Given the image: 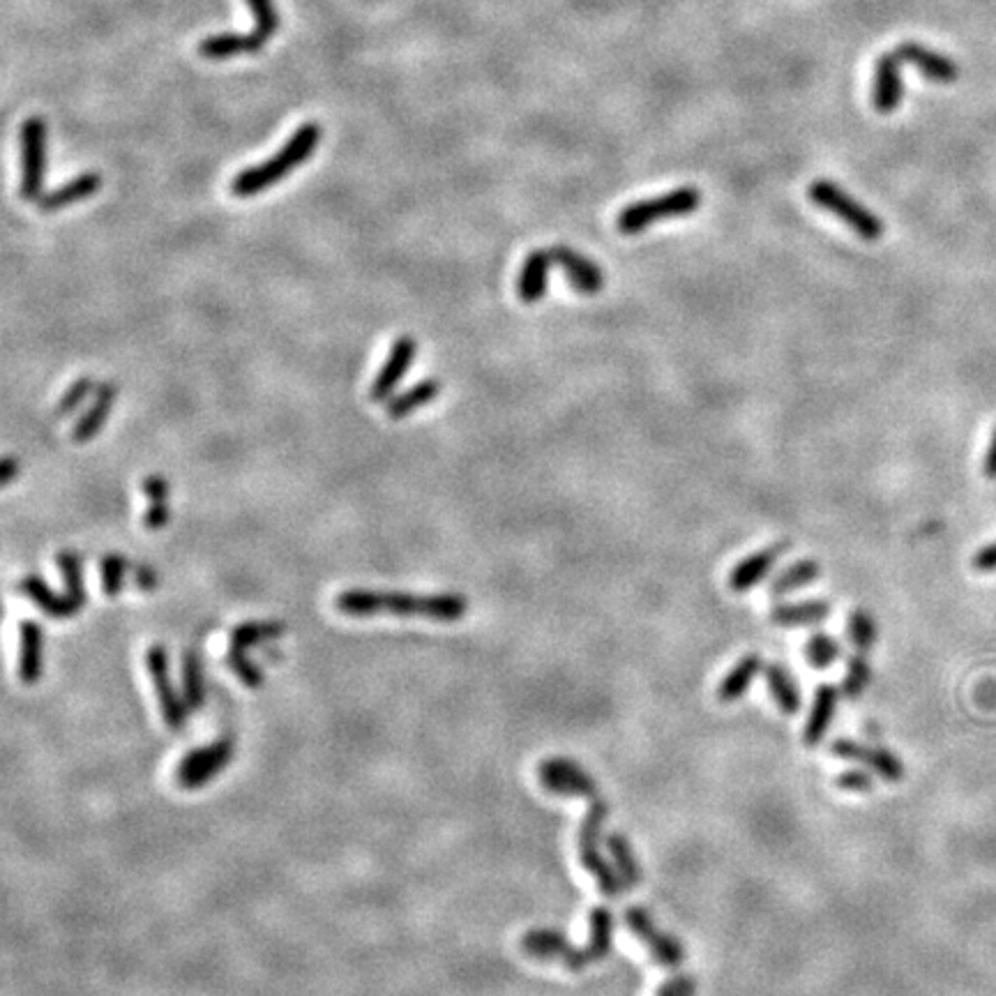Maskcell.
I'll use <instances>...</instances> for the list:
<instances>
[{
  "mask_svg": "<svg viewBox=\"0 0 996 996\" xmlns=\"http://www.w3.org/2000/svg\"><path fill=\"white\" fill-rule=\"evenodd\" d=\"M335 607L345 616L367 618L379 614L392 616H422L432 620L452 623L466 616L469 600L458 593L441 595H413V593H379L353 588L337 595Z\"/></svg>",
  "mask_w": 996,
  "mask_h": 996,
  "instance_id": "cell-1",
  "label": "cell"
},
{
  "mask_svg": "<svg viewBox=\"0 0 996 996\" xmlns=\"http://www.w3.org/2000/svg\"><path fill=\"white\" fill-rule=\"evenodd\" d=\"M321 141V125L319 123H305L300 125L281 151L273 157H268L261 164L247 166L245 171L232 181V194L234 196H254L261 194L268 187L277 185L281 178H287L294 168H298L302 162H307L315 155Z\"/></svg>",
  "mask_w": 996,
  "mask_h": 996,
  "instance_id": "cell-2",
  "label": "cell"
},
{
  "mask_svg": "<svg viewBox=\"0 0 996 996\" xmlns=\"http://www.w3.org/2000/svg\"><path fill=\"white\" fill-rule=\"evenodd\" d=\"M701 198H704L701 192L692 185L678 187V189H671L667 194L653 196V198H644V202H635L618 213L616 229L623 236L641 234L648 229V226L658 224L660 219L692 215L695 211H699Z\"/></svg>",
  "mask_w": 996,
  "mask_h": 996,
  "instance_id": "cell-3",
  "label": "cell"
},
{
  "mask_svg": "<svg viewBox=\"0 0 996 996\" xmlns=\"http://www.w3.org/2000/svg\"><path fill=\"white\" fill-rule=\"evenodd\" d=\"M808 196L814 206L840 217L849 229L856 232L867 243H874L886 234L884 222L833 181H814L808 189Z\"/></svg>",
  "mask_w": 996,
  "mask_h": 996,
  "instance_id": "cell-4",
  "label": "cell"
},
{
  "mask_svg": "<svg viewBox=\"0 0 996 996\" xmlns=\"http://www.w3.org/2000/svg\"><path fill=\"white\" fill-rule=\"evenodd\" d=\"M607 814H609L607 803L600 799H593L584 814L582 826H579L577 844H579V859H582L584 870L595 876L597 886H600V891L607 897H616L625 889L623 881L614 872V867L600 856V851H597V842H600V831H603V823H605Z\"/></svg>",
  "mask_w": 996,
  "mask_h": 996,
  "instance_id": "cell-5",
  "label": "cell"
},
{
  "mask_svg": "<svg viewBox=\"0 0 996 996\" xmlns=\"http://www.w3.org/2000/svg\"><path fill=\"white\" fill-rule=\"evenodd\" d=\"M47 174V123L40 116L25 119L21 125V183L23 202H40Z\"/></svg>",
  "mask_w": 996,
  "mask_h": 996,
  "instance_id": "cell-6",
  "label": "cell"
},
{
  "mask_svg": "<svg viewBox=\"0 0 996 996\" xmlns=\"http://www.w3.org/2000/svg\"><path fill=\"white\" fill-rule=\"evenodd\" d=\"M236 754V741L232 736H222L206 748H196L183 757L176 768V782L181 789L194 791L206 787L217 773L232 763Z\"/></svg>",
  "mask_w": 996,
  "mask_h": 996,
  "instance_id": "cell-7",
  "label": "cell"
},
{
  "mask_svg": "<svg viewBox=\"0 0 996 996\" xmlns=\"http://www.w3.org/2000/svg\"><path fill=\"white\" fill-rule=\"evenodd\" d=\"M537 778L550 793L563 795V799H595L597 795L595 780L571 759H545L537 768Z\"/></svg>",
  "mask_w": 996,
  "mask_h": 996,
  "instance_id": "cell-8",
  "label": "cell"
},
{
  "mask_svg": "<svg viewBox=\"0 0 996 996\" xmlns=\"http://www.w3.org/2000/svg\"><path fill=\"white\" fill-rule=\"evenodd\" d=\"M625 925L630 927V932L650 951L653 959L665 966V969H676V966L686 962V948H682L676 936L660 932L646 908L630 906L625 912Z\"/></svg>",
  "mask_w": 996,
  "mask_h": 996,
  "instance_id": "cell-9",
  "label": "cell"
},
{
  "mask_svg": "<svg viewBox=\"0 0 996 996\" xmlns=\"http://www.w3.org/2000/svg\"><path fill=\"white\" fill-rule=\"evenodd\" d=\"M146 667L151 671L153 686L160 699V708H162V718L166 722L168 729H183L187 722V713L189 708L185 704V699L178 697L174 682H171V671H168V650L162 644H153L146 653Z\"/></svg>",
  "mask_w": 996,
  "mask_h": 996,
  "instance_id": "cell-10",
  "label": "cell"
},
{
  "mask_svg": "<svg viewBox=\"0 0 996 996\" xmlns=\"http://www.w3.org/2000/svg\"><path fill=\"white\" fill-rule=\"evenodd\" d=\"M831 750L840 759L856 761V763L872 768V771L879 778H884L886 782H902L906 776L904 763L886 748H872V746L851 741V738H838V741L831 746Z\"/></svg>",
  "mask_w": 996,
  "mask_h": 996,
  "instance_id": "cell-11",
  "label": "cell"
},
{
  "mask_svg": "<svg viewBox=\"0 0 996 996\" xmlns=\"http://www.w3.org/2000/svg\"><path fill=\"white\" fill-rule=\"evenodd\" d=\"M550 254H552V261L563 268L567 281H571V287L577 289L582 296H595L603 291V287H605L603 268L597 266L593 259H588V256H584L582 251H577L573 247H565V245L552 247Z\"/></svg>",
  "mask_w": 996,
  "mask_h": 996,
  "instance_id": "cell-12",
  "label": "cell"
},
{
  "mask_svg": "<svg viewBox=\"0 0 996 996\" xmlns=\"http://www.w3.org/2000/svg\"><path fill=\"white\" fill-rule=\"evenodd\" d=\"M415 353H418V345H415L413 337L404 335V337H400V339L394 341L392 349H390V356L386 358L383 367L379 369V374H377L372 388H369V397H372L374 402H388L390 400L397 383H400L407 377L409 367L415 360Z\"/></svg>",
  "mask_w": 996,
  "mask_h": 996,
  "instance_id": "cell-13",
  "label": "cell"
},
{
  "mask_svg": "<svg viewBox=\"0 0 996 996\" xmlns=\"http://www.w3.org/2000/svg\"><path fill=\"white\" fill-rule=\"evenodd\" d=\"M522 951L533 959H561L571 972H582V951L567 944V938L556 930H531L522 938Z\"/></svg>",
  "mask_w": 996,
  "mask_h": 996,
  "instance_id": "cell-14",
  "label": "cell"
},
{
  "mask_svg": "<svg viewBox=\"0 0 996 996\" xmlns=\"http://www.w3.org/2000/svg\"><path fill=\"white\" fill-rule=\"evenodd\" d=\"M44 671V630L35 620L19 625V680L23 686H35Z\"/></svg>",
  "mask_w": 996,
  "mask_h": 996,
  "instance_id": "cell-15",
  "label": "cell"
},
{
  "mask_svg": "<svg viewBox=\"0 0 996 996\" xmlns=\"http://www.w3.org/2000/svg\"><path fill=\"white\" fill-rule=\"evenodd\" d=\"M900 65H902V59L897 55V51H889L876 61L872 102H874L876 111L886 113V116L897 109V104L902 102V95H904Z\"/></svg>",
  "mask_w": 996,
  "mask_h": 996,
  "instance_id": "cell-16",
  "label": "cell"
},
{
  "mask_svg": "<svg viewBox=\"0 0 996 996\" xmlns=\"http://www.w3.org/2000/svg\"><path fill=\"white\" fill-rule=\"evenodd\" d=\"M895 51H897V55L902 59V63H912V65H916V68L923 72V76H927L930 81H936V83H953V81L959 76L957 65L948 59V55L936 53V51H932V49H927V47H923V44L906 42V44L897 47Z\"/></svg>",
  "mask_w": 996,
  "mask_h": 996,
  "instance_id": "cell-17",
  "label": "cell"
},
{
  "mask_svg": "<svg viewBox=\"0 0 996 996\" xmlns=\"http://www.w3.org/2000/svg\"><path fill=\"white\" fill-rule=\"evenodd\" d=\"M784 550H787V543L766 547V550L754 552L748 558H743L729 575V588L733 593H748L750 588L761 584L768 577V573H771V567L778 563V558L782 556Z\"/></svg>",
  "mask_w": 996,
  "mask_h": 996,
  "instance_id": "cell-18",
  "label": "cell"
},
{
  "mask_svg": "<svg viewBox=\"0 0 996 996\" xmlns=\"http://www.w3.org/2000/svg\"><path fill=\"white\" fill-rule=\"evenodd\" d=\"M268 44V38L264 33H259L254 28L251 33H222V35H211L198 42V53L204 55L208 61H226L234 59V55L240 53H254L261 51Z\"/></svg>",
  "mask_w": 996,
  "mask_h": 996,
  "instance_id": "cell-19",
  "label": "cell"
},
{
  "mask_svg": "<svg viewBox=\"0 0 996 996\" xmlns=\"http://www.w3.org/2000/svg\"><path fill=\"white\" fill-rule=\"evenodd\" d=\"M116 397H119V386L116 383L106 381V383H100L95 388V400H93L91 409L79 418V422L74 424V430H72V441L74 443H85V441L95 439L102 432V427H104L113 404H116Z\"/></svg>",
  "mask_w": 996,
  "mask_h": 996,
  "instance_id": "cell-20",
  "label": "cell"
},
{
  "mask_svg": "<svg viewBox=\"0 0 996 996\" xmlns=\"http://www.w3.org/2000/svg\"><path fill=\"white\" fill-rule=\"evenodd\" d=\"M19 591L25 597H31V600L51 618H70L81 612V607H76V603L68 593L59 595L40 575H25L19 584Z\"/></svg>",
  "mask_w": 996,
  "mask_h": 996,
  "instance_id": "cell-21",
  "label": "cell"
},
{
  "mask_svg": "<svg viewBox=\"0 0 996 996\" xmlns=\"http://www.w3.org/2000/svg\"><path fill=\"white\" fill-rule=\"evenodd\" d=\"M552 264L554 261H552L550 249H535L526 256L520 279H517V294H520L522 302L535 305L545 298L547 275H550Z\"/></svg>",
  "mask_w": 996,
  "mask_h": 996,
  "instance_id": "cell-22",
  "label": "cell"
},
{
  "mask_svg": "<svg viewBox=\"0 0 996 996\" xmlns=\"http://www.w3.org/2000/svg\"><path fill=\"white\" fill-rule=\"evenodd\" d=\"M100 187H102V176L95 174V171H89V174H81V176L68 181V183L61 185L59 189L42 194V198L38 202V206H40V211H44V213L63 211V208H68V206H74V204L83 202V198H89V196L97 194Z\"/></svg>",
  "mask_w": 996,
  "mask_h": 996,
  "instance_id": "cell-23",
  "label": "cell"
},
{
  "mask_svg": "<svg viewBox=\"0 0 996 996\" xmlns=\"http://www.w3.org/2000/svg\"><path fill=\"white\" fill-rule=\"evenodd\" d=\"M838 699H840V692L833 686H829V682L826 686L817 688L810 718L803 729V741L808 748H817L823 738H826V731H829L835 710H838Z\"/></svg>",
  "mask_w": 996,
  "mask_h": 996,
  "instance_id": "cell-24",
  "label": "cell"
},
{
  "mask_svg": "<svg viewBox=\"0 0 996 996\" xmlns=\"http://www.w3.org/2000/svg\"><path fill=\"white\" fill-rule=\"evenodd\" d=\"M591 936L588 946L582 951L584 966L605 959L612 953V936H614V916L607 906H595L591 916Z\"/></svg>",
  "mask_w": 996,
  "mask_h": 996,
  "instance_id": "cell-25",
  "label": "cell"
},
{
  "mask_svg": "<svg viewBox=\"0 0 996 996\" xmlns=\"http://www.w3.org/2000/svg\"><path fill=\"white\" fill-rule=\"evenodd\" d=\"M439 392H441V383H439L437 379L418 381V383L411 386L409 390H404V392H400V394L390 397V400L386 402V413H388L392 420H402V418L415 413L418 409H422L424 404L434 402L437 397H439Z\"/></svg>",
  "mask_w": 996,
  "mask_h": 996,
  "instance_id": "cell-26",
  "label": "cell"
},
{
  "mask_svg": "<svg viewBox=\"0 0 996 996\" xmlns=\"http://www.w3.org/2000/svg\"><path fill=\"white\" fill-rule=\"evenodd\" d=\"M831 616V605L823 600H805V603H784L773 607L771 620L782 625V628H793V625H814L826 620Z\"/></svg>",
  "mask_w": 996,
  "mask_h": 996,
  "instance_id": "cell-27",
  "label": "cell"
},
{
  "mask_svg": "<svg viewBox=\"0 0 996 996\" xmlns=\"http://www.w3.org/2000/svg\"><path fill=\"white\" fill-rule=\"evenodd\" d=\"M766 682L768 692L776 699L778 708L784 716H793L801 710V690L795 686V680L782 665H768L766 667Z\"/></svg>",
  "mask_w": 996,
  "mask_h": 996,
  "instance_id": "cell-28",
  "label": "cell"
},
{
  "mask_svg": "<svg viewBox=\"0 0 996 996\" xmlns=\"http://www.w3.org/2000/svg\"><path fill=\"white\" fill-rule=\"evenodd\" d=\"M761 665L763 663L759 656H746L743 660H738L733 665V669L722 678L720 688H718V699L722 704H731L736 699H741L748 692L752 678L761 671Z\"/></svg>",
  "mask_w": 996,
  "mask_h": 996,
  "instance_id": "cell-29",
  "label": "cell"
},
{
  "mask_svg": "<svg viewBox=\"0 0 996 996\" xmlns=\"http://www.w3.org/2000/svg\"><path fill=\"white\" fill-rule=\"evenodd\" d=\"M819 577H821V565L817 561H799V563L789 565L787 571H782L771 582V588H768V593H771V597H782L787 593H793V591H799L803 586L814 584Z\"/></svg>",
  "mask_w": 996,
  "mask_h": 996,
  "instance_id": "cell-30",
  "label": "cell"
},
{
  "mask_svg": "<svg viewBox=\"0 0 996 996\" xmlns=\"http://www.w3.org/2000/svg\"><path fill=\"white\" fill-rule=\"evenodd\" d=\"M183 699L189 710H198L206 701L204 686V665L196 650L183 653Z\"/></svg>",
  "mask_w": 996,
  "mask_h": 996,
  "instance_id": "cell-31",
  "label": "cell"
},
{
  "mask_svg": "<svg viewBox=\"0 0 996 996\" xmlns=\"http://www.w3.org/2000/svg\"><path fill=\"white\" fill-rule=\"evenodd\" d=\"M607 846H609V853H612V859H614V865H616V870H618V876H620V881H623V886H625V889H635V886H639V881H641V870H639V861H637V856L633 853L630 842L625 840L623 835L614 833V835L607 838Z\"/></svg>",
  "mask_w": 996,
  "mask_h": 996,
  "instance_id": "cell-32",
  "label": "cell"
},
{
  "mask_svg": "<svg viewBox=\"0 0 996 996\" xmlns=\"http://www.w3.org/2000/svg\"><path fill=\"white\" fill-rule=\"evenodd\" d=\"M284 628L287 625L279 620H249V623H240L238 628H234L232 633V648H240L247 650L256 644H264L270 639H277L284 635Z\"/></svg>",
  "mask_w": 996,
  "mask_h": 996,
  "instance_id": "cell-33",
  "label": "cell"
},
{
  "mask_svg": "<svg viewBox=\"0 0 996 996\" xmlns=\"http://www.w3.org/2000/svg\"><path fill=\"white\" fill-rule=\"evenodd\" d=\"M872 680V667L870 660L863 650H859L856 656L849 658L846 665V674H844V682H842V692L851 699H859Z\"/></svg>",
  "mask_w": 996,
  "mask_h": 996,
  "instance_id": "cell-34",
  "label": "cell"
},
{
  "mask_svg": "<svg viewBox=\"0 0 996 996\" xmlns=\"http://www.w3.org/2000/svg\"><path fill=\"white\" fill-rule=\"evenodd\" d=\"M55 563H59L61 573H63L68 595L76 603V607H83L85 605V586H83L81 558L74 552H61L59 558H55Z\"/></svg>",
  "mask_w": 996,
  "mask_h": 996,
  "instance_id": "cell-35",
  "label": "cell"
},
{
  "mask_svg": "<svg viewBox=\"0 0 996 996\" xmlns=\"http://www.w3.org/2000/svg\"><path fill=\"white\" fill-rule=\"evenodd\" d=\"M840 641L823 633L812 635L805 644V658L814 669H829L840 658Z\"/></svg>",
  "mask_w": 996,
  "mask_h": 996,
  "instance_id": "cell-36",
  "label": "cell"
},
{
  "mask_svg": "<svg viewBox=\"0 0 996 996\" xmlns=\"http://www.w3.org/2000/svg\"><path fill=\"white\" fill-rule=\"evenodd\" d=\"M846 630H849V637H851L853 646H856V648L863 650V653H867V650L874 646L876 635H879V630H876V620H874L872 614L865 612V609L851 612V616H849V628H846Z\"/></svg>",
  "mask_w": 996,
  "mask_h": 996,
  "instance_id": "cell-37",
  "label": "cell"
},
{
  "mask_svg": "<svg viewBox=\"0 0 996 996\" xmlns=\"http://www.w3.org/2000/svg\"><path fill=\"white\" fill-rule=\"evenodd\" d=\"M226 665H229V669L245 682L247 688L259 690V688L264 686V671H261V667H259V665H254V663L247 658V653H245V650H240V648H229V656H226Z\"/></svg>",
  "mask_w": 996,
  "mask_h": 996,
  "instance_id": "cell-38",
  "label": "cell"
},
{
  "mask_svg": "<svg viewBox=\"0 0 996 996\" xmlns=\"http://www.w3.org/2000/svg\"><path fill=\"white\" fill-rule=\"evenodd\" d=\"M127 573V558L121 554H109L102 561V591L106 597H116L123 588Z\"/></svg>",
  "mask_w": 996,
  "mask_h": 996,
  "instance_id": "cell-39",
  "label": "cell"
},
{
  "mask_svg": "<svg viewBox=\"0 0 996 996\" xmlns=\"http://www.w3.org/2000/svg\"><path fill=\"white\" fill-rule=\"evenodd\" d=\"M247 6L254 14V28L264 33L268 40L279 31V12L273 0H247Z\"/></svg>",
  "mask_w": 996,
  "mask_h": 996,
  "instance_id": "cell-40",
  "label": "cell"
},
{
  "mask_svg": "<svg viewBox=\"0 0 996 996\" xmlns=\"http://www.w3.org/2000/svg\"><path fill=\"white\" fill-rule=\"evenodd\" d=\"M93 388H95V381H93L91 377H81V379H76V381L65 390V394L61 397V402H59V415H70V413H74L76 407L85 400V397H89V394L93 392Z\"/></svg>",
  "mask_w": 996,
  "mask_h": 996,
  "instance_id": "cell-41",
  "label": "cell"
},
{
  "mask_svg": "<svg viewBox=\"0 0 996 996\" xmlns=\"http://www.w3.org/2000/svg\"><path fill=\"white\" fill-rule=\"evenodd\" d=\"M697 994V980L688 974L669 978L660 989L658 996H695Z\"/></svg>",
  "mask_w": 996,
  "mask_h": 996,
  "instance_id": "cell-42",
  "label": "cell"
},
{
  "mask_svg": "<svg viewBox=\"0 0 996 996\" xmlns=\"http://www.w3.org/2000/svg\"><path fill=\"white\" fill-rule=\"evenodd\" d=\"M835 784L840 789H846V791L863 793V791H870L874 787V778L870 773H865V771H842L838 776Z\"/></svg>",
  "mask_w": 996,
  "mask_h": 996,
  "instance_id": "cell-43",
  "label": "cell"
},
{
  "mask_svg": "<svg viewBox=\"0 0 996 996\" xmlns=\"http://www.w3.org/2000/svg\"><path fill=\"white\" fill-rule=\"evenodd\" d=\"M141 490H144V494L151 499V503H166L168 492H171L166 478H162V475L144 478V482H141Z\"/></svg>",
  "mask_w": 996,
  "mask_h": 996,
  "instance_id": "cell-44",
  "label": "cell"
},
{
  "mask_svg": "<svg viewBox=\"0 0 996 996\" xmlns=\"http://www.w3.org/2000/svg\"><path fill=\"white\" fill-rule=\"evenodd\" d=\"M171 520V507L166 503H151V507L144 512V526L151 531H160Z\"/></svg>",
  "mask_w": 996,
  "mask_h": 996,
  "instance_id": "cell-45",
  "label": "cell"
},
{
  "mask_svg": "<svg viewBox=\"0 0 996 996\" xmlns=\"http://www.w3.org/2000/svg\"><path fill=\"white\" fill-rule=\"evenodd\" d=\"M134 584L144 593H151L157 586V573L151 565H134Z\"/></svg>",
  "mask_w": 996,
  "mask_h": 996,
  "instance_id": "cell-46",
  "label": "cell"
},
{
  "mask_svg": "<svg viewBox=\"0 0 996 996\" xmlns=\"http://www.w3.org/2000/svg\"><path fill=\"white\" fill-rule=\"evenodd\" d=\"M974 567L978 573H994L996 571V543L983 547L976 556H974Z\"/></svg>",
  "mask_w": 996,
  "mask_h": 996,
  "instance_id": "cell-47",
  "label": "cell"
},
{
  "mask_svg": "<svg viewBox=\"0 0 996 996\" xmlns=\"http://www.w3.org/2000/svg\"><path fill=\"white\" fill-rule=\"evenodd\" d=\"M983 473H985L989 480H996V430L992 432V439H989V445H987V452H985Z\"/></svg>",
  "mask_w": 996,
  "mask_h": 996,
  "instance_id": "cell-48",
  "label": "cell"
},
{
  "mask_svg": "<svg viewBox=\"0 0 996 996\" xmlns=\"http://www.w3.org/2000/svg\"><path fill=\"white\" fill-rule=\"evenodd\" d=\"M17 473H19V462L14 458H6L3 471H0V480H3V485H10Z\"/></svg>",
  "mask_w": 996,
  "mask_h": 996,
  "instance_id": "cell-49",
  "label": "cell"
}]
</instances>
